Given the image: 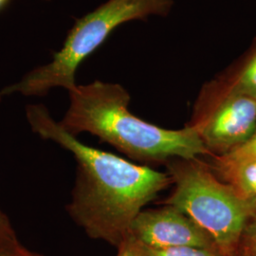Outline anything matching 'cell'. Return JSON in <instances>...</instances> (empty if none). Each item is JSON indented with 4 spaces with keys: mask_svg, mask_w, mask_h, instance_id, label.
<instances>
[{
    "mask_svg": "<svg viewBox=\"0 0 256 256\" xmlns=\"http://www.w3.org/2000/svg\"><path fill=\"white\" fill-rule=\"evenodd\" d=\"M174 0H108L76 20L62 48L50 62L36 68L18 82L5 86L3 96H45L55 88L68 92L77 86L79 66L108 39L120 25L152 16L165 18L174 7Z\"/></svg>",
    "mask_w": 256,
    "mask_h": 256,
    "instance_id": "cell-3",
    "label": "cell"
},
{
    "mask_svg": "<svg viewBox=\"0 0 256 256\" xmlns=\"http://www.w3.org/2000/svg\"></svg>",
    "mask_w": 256,
    "mask_h": 256,
    "instance_id": "cell-21",
    "label": "cell"
},
{
    "mask_svg": "<svg viewBox=\"0 0 256 256\" xmlns=\"http://www.w3.org/2000/svg\"><path fill=\"white\" fill-rule=\"evenodd\" d=\"M26 118L32 132L74 156L76 178L66 209L90 238L119 247L142 208L173 184L167 173L82 144L42 104H28Z\"/></svg>",
    "mask_w": 256,
    "mask_h": 256,
    "instance_id": "cell-1",
    "label": "cell"
},
{
    "mask_svg": "<svg viewBox=\"0 0 256 256\" xmlns=\"http://www.w3.org/2000/svg\"><path fill=\"white\" fill-rule=\"evenodd\" d=\"M18 244L19 241L16 234H0V256H19L18 252Z\"/></svg>",
    "mask_w": 256,
    "mask_h": 256,
    "instance_id": "cell-12",
    "label": "cell"
},
{
    "mask_svg": "<svg viewBox=\"0 0 256 256\" xmlns=\"http://www.w3.org/2000/svg\"><path fill=\"white\" fill-rule=\"evenodd\" d=\"M187 126L196 131L210 156H224L254 133L256 100L218 75L203 84Z\"/></svg>",
    "mask_w": 256,
    "mask_h": 256,
    "instance_id": "cell-5",
    "label": "cell"
},
{
    "mask_svg": "<svg viewBox=\"0 0 256 256\" xmlns=\"http://www.w3.org/2000/svg\"><path fill=\"white\" fill-rule=\"evenodd\" d=\"M6 1H7V0H0V7H1V6H2Z\"/></svg>",
    "mask_w": 256,
    "mask_h": 256,
    "instance_id": "cell-17",
    "label": "cell"
},
{
    "mask_svg": "<svg viewBox=\"0 0 256 256\" xmlns=\"http://www.w3.org/2000/svg\"><path fill=\"white\" fill-rule=\"evenodd\" d=\"M250 203H252V220L250 221L248 227L256 228V198L252 200Z\"/></svg>",
    "mask_w": 256,
    "mask_h": 256,
    "instance_id": "cell-16",
    "label": "cell"
},
{
    "mask_svg": "<svg viewBox=\"0 0 256 256\" xmlns=\"http://www.w3.org/2000/svg\"><path fill=\"white\" fill-rule=\"evenodd\" d=\"M238 256H239V254H238Z\"/></svg>",
    "mask_w": 256,
    "mask_h": 256,
    "instance_id": "cell-19",
    "label": "cell"
},
{
    "mask_svg": "<svg viewBox=\"0 0 256 256\" xmlns=\"http://www.w3.org/2000/svg\"><path fill=\"white\" fill-rule=\"evenodd\" d=\"M18 252L19 256H41L28 250L22 244H20V242H19L18 246Z\"/></svg>",
    "mask_w": 256,
    "mask_h": 256,
    "instance_id": "cell-15",
    "label": "cell"
},
{
    "mask_svg": "<svg viewBox=\"0 0 256 256\" xmlns=\"http://www.w3.org/2000/svg\"><path fill=\"white\" fill-rule=\"evenodd\" d=\"M225 182L232 185L246 200L252 202L256 198V160L216 173Z\"/></svg>",
    "mask_w": 256,
    "mask_h": 256,
    "instance_id": "cell-8",
    "label": "cell"
},
{
    "mask_svg": "<svg viewBox=\"0 0 256 256\" xmlns=\"http://www.w3.org/2000/svg\"><path fill=\"white\" fill-rule=\"evenodd\" d=\"M165 165L174 185L165 205L182 210L206 230L223 256H238L252 216L250 202L200 158H174Z\"/></svg>",
    "mask_w": 256,
    "mask_h": 256,
    "instance_id": "cell-4",
    "label": "cell"
},
{
    "mask_svg": "<svg viewBox=\"0 0 256 256\" xmlns=\"http://www.w3.org/2000/svg\"><path fill=\"white\" fill-rule=\"evenodd\" d=\"M3 97L4 96L0 92V102L2 101ZM0 234H4V236L16 234L14 230L12 229L10 223L9 218L1 210H0Z\"/></svg>",
    "mask_w": 256,
    "mask_h": 256,
    "instance_id": "cell-14",
    "label": "cell"
},
{
    "mask_svg": "<svg viewBox=\"0 0 256 256\" xmlns=\"http://www.w3.org/2000/svg\"><path fill=\"white\" fill-rule=\"evenodd\" d=\"M1 236H4V234H1Z\"/></svg>",
    "mask_w": 256,
    "mask_h": 256,
    "instance_id": "cell-20",
    "label": "cell"
},
{
    "mask_svg": "<svg viewBox=\"0 0 256 256\" xmlns=\"http://www.w3.org/2000/svg\"><path fill=\"white\" fill-rule=\"evenodd\" d=\"M220 76L234 88L256 100V36L246 52Z\"/></svg>",
    "mask_w": 256,
    "mask_h": 256,
    "instance_id": "cell-7",
    "label": "cell"
},
{
    "mask_svg": "<svg viewBox=\"0 0 256 256\" xmlns=\"http://www.w3.org/2000/svg\"><path fill=\"white\" fill-rule=\"evenodd\" d=\"M128 234L148 247H194L220 252L206 230L171 205L142 210L132 222Z\"/></svg>",
    "mask_w": 256,
    "mask_h": 256,
    "instance_id": "cell-6",
    "label": "cell"
},
{
    "mask_svg": "<svg viewBox=\"0 0 256 256\" xmlns=\"http://www.w3.org/2000/svg\"><path fill=\"white\" fill-rule=\"evenodd\" d=\"M241 256H256V228L248 227L238 248Z\"/></svg>",
    "mask_w": 256,
    "mask_h": 256,
    "instance_id": "cell-11",
    "label": "cell"
},
{
    "mask_svg": "<svg viewBox=\"0 0 256 256\" xmlns=\"http://www.w3.org/2000/svg\"><path fill=\"white\" fill-rule=\"evenodd\" d=\"M68 96V108L59 124L74 137L90 133L142 164L209 156L191 126L166 129L134 115L128 108L131 96L120 84L96 80L77 84Z\"/></svg>",
    "mask_w": 256,
    "mask_h": 256,
    "instance_id": "cell-2",
    "label": "cell"
},
{
    "mask_svg": "<svg viewBox=\"0 0 256 256\" xmlns=\"http://www.w3.org/2000/svg\"><path fill=\"white\" fill-rule=\"evenodd\" d=\"M117 256H142L138 250L134 238L128 234L124 240L120 244Z\"/></svg>",
    "mask_w": 256,
    "mask_h": 256,
    "instance_id": "cell-13",
    "label": "cell"
},
{
    "mask_svg": "<svg viewBox=\"0 0 256 256\" xmlns=\"http://www.w3.org/2000/svg\"><path fill=\"white\" fill-rule=\"evenodd\" d=\"M135 242L142 256H224L216 250L194 247L151 248L140 244L137 240Z\"/></svg>",
    "mask_w": 256,
    "mask_h": 256,
    "instance_id": "cell-10",
    "label": "cell"
},
{
    "mask_svg": "<svg viewBox=\"0 0 256 256\" xmlns=\"http://www.w3.org/2000/svg\"><path fill=\"white\" fill-rule=\"evenodd\" d=\"M45 1H50V0H45Z\"/></svg>",
    "mask_w": 256,
    "mask_h": 256,
    "instance_id": "cell-18",
    "label": "cell"
},
{
    "mask_svg": "<svg viewBox=\"0 0 256 256\" xmlns=\"http://www.w3.org/2000/svg\"><path fill=\"white\" fill-rule=\"evenodd\" d=\"M207 162L210 170L216 174L232 167L243 164L252 160H256V130L252 136L245 144L230 151L221 156H207Z\"/></svg>",
    "mask_w": 256,
    "mask_h": 256,
    "instance_id": "cell-9",
    "label": "cell"
}]
</instances>
